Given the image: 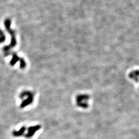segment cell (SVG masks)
<instances>
[{"instance_id": "52a82bcc", "label": "cell", "mask_w": 139, "mask_h": 139, "mask_svg": "<svg viewBox=\"0 0 139 139\" xmlns=\"http://www.w3.org/2000/svg\"><path fill=\"white\" fill-rule=\"evenodd\" d=\"M6 40V36L2 30L0 29V43H2Z\"/></svg>"}, {"instance_id": "3957f363", "label": "cell", "mask_w": 139, "mask_h": 139, "mask_svg": "<svg viewBox=\"0 0 139 139\" xmlns=\"http://www.w3.org/2000/svg\"><path fill=\"white\" fill-rule=\"evenodd\" d=\"M89 98L90 96L87 94H80L76 97V104L78 107L86 109L89 107Z\"/></svg>"}, {"instance_id": "5b68a950", "label": "cell", "mask_w": 139, "mask_h": 139, "mask_svg": "<svg viewBox=\"0 0 139 139\" xmlns=\"http://www.w3.org/2000/svg\"><path fill=\"white\" fill-rule=\"evenodd\" d=\"M41 128L40 125H36L34 126H30L27 129V132L25 135L26 138H29L32 137L35 135L36 131Z\"/></svg>"}, {"instance_id": "7a4b0ae2", "label": "cell", "mask_w": 139, "mask_h": 139, "mask_svg": "<svg viewBox=\"0 0 139 139\" xmlns=\"http://www.w3.org/2000/svg\"><path fill=\"white\" fill-rule=\"evenodd\" d=\"M20 97L23 99L20 107L21 108H24L33 103L34 100V94L31 91H24L21 93Z\"/></svg>"}, {"instance_id": "277c9868", "label": "cell", "mask_w": 139, "mask_h": 139, "mask_svg": "<svg viewBox=\"0 0 139 139\" xmlns=\"http://www.w3.org/2000/svg\"><path fill=\"white\" fill-rule=\"evenodd\" d=\"M18 61L20 62L21 69H24L25 68V67L26 66V63L25 61V60L23 58L19 57L17 54L16 53H13L12 54V59L10 61V65H14Z\"/></svg>"}, {"instance_id": "6da1fadb", "label": "cell", "mask_w": 139, "mask_h": 139, "mask_svg": "<svg viewBox=\"0 0 139 139\" xmlns=\"http://www.w3.org/2000/svg\"><path fill=\"white\" fill-rule=\"evenodd\" d=\"M4 25L7 31L10 35L11 36V41L10 44L5 46L4 48V51L5 53H8L11 49L14 48V47L16 45V41L15 36V33L13 30L11 29L10 28L11 20L9 19H6V20L4 21Z\"/></svg>"}, {"instance_id": "8992f818", "label": "cell", "mask_w": 139, "mask_h": 139, "mask_svg": "<svg viewBox=\"0 0 139 139\" xmlns=\"http://www.w3.org/2000/svg\"><path fill=\"white\" fill-rule=\"evenodd\" d=\"M26 130V128L25 126L22 127L20 130L19 131H14L12 132L13 135L15 136V137H20V136L23 135L24 132Z\"/></svg>"}]
</instances>
